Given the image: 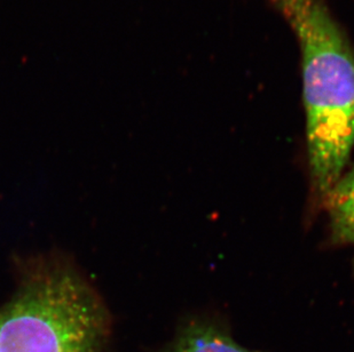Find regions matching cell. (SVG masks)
I'll list each match as a JSON object with an SVG mask.
<instances>
[{"label": "cell", "instance_id": "2", "mask_svg": "<svg viewBox=\"0 0 354 352\" xmlns=\"http://www.w3.org/2000/svg\"><path fill=\"white\" fill-rule=\"evenodd\" d=\"M108 316L77 273L40 269L0 310V352H102Z\"/></svg>", "mask_w": 354, "mask_h": 352}, {"label": "cell", "instance_id": "1", "mask_svg": "<svg viewBox=\"0 0 354 352\" xmlns=\"http://www.w3.org/2000/svg\"><path fill=\"white\" fill-rule=\"evenodd\" d=\"M301 50L312 182L327 199L354 146V48L324 0H268Z\"/></svg>", "mask_w": 354, "mask_h": 352}, {"label": "cell", "instance_id": "4", "mask_svg": "<svg viewBox=\"0 0 354 352\" xmlns=\"http://www.w3.org/2000/svg\"><path fill=\"white\" fill-rule=\"evenodd\" d=\"M326 200L335 242L354 246V167L342 176Z\"/></svg>", "mask_w": 354, "mask_h": 352}, {"label": "cell", "instance_id": "3", "mask_svg": "<svg viewBox=\"0 0 354 352\" xmlns=\"http://www.w3.org/2000/svg\"><path fill=\"white\" fill-rule=\"evenodd\" d=\"M167 352H250L237 344L227 333L205 322L183 326Z\"/></svg>", "mask_w": 354, "mask_h": 352}]
</instances>
